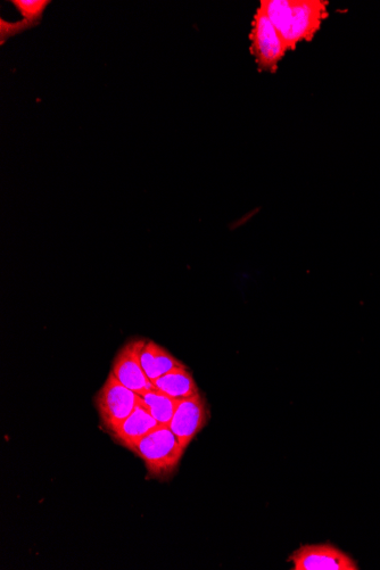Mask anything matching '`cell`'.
Listing matches in <instances>:
<instances>
[{
	"label": "cell",
	"instance_id": "obj_1",
	"mask_svg": "<svg viewBox=\"0 0 380 570\" xmlns=\"http://www.w3.org/2000/svg\"><path fill=\"white\" fill-rule=\"evenodd\" d=\"M260 4L288 51L315 37L328 16V3L322 0H262Z\"/></svg>",
	"mask_w": 380,
	"mask_h": 570
},
{
	"label": "cell",
	"instance_id": "obj_2",
	"mask_svg": "<svg viewBox=\"0 0 380 570\" xmlns=\"http://www.w3.org/2000/svg\"><path fill=\"white\" fill-rule=\"evenodd\" d=\"M185 450L169 426H158L130 451L144 461L148 474L165 478L176 472Z\"/></svg>",
	"mask_w": 380,
	"mask_h": 570
},
{
	"label": "cell",
	"instance_id": "obj_3",
	"mask_svg": "<svg viewBox=\"0 0 380 570\" xmlns=\"http://www.w3.org/2000/svg\"><path fill=\"white\" fill-rule=\"evenodd\" d=\"M142 400V396L123 385L112 373L107 376L95 398L98 415L104 427L113 434Z\"/></svg>",
	"mask_w": 380,
	"mask_h": 570
},
{
	"label": "cell",
	"instance_id": "obj_4",
	"mask_svg": "<svg viewBox=\"0 0 380 570\" xmlns=\"http://www.w3.org/2000/svg\"><path fill=\"white\" fill-rule=\"evenodd\" d=\"M251 53L261 72L275 73L288 52L285 41L262 7L256 11L250 33Z\"/></svg>",
	"mask_w": 380,
	"mask_h": 570
},
{
	"label": "cell",
	"instance_id": "obj_5",
	"mask_svg": "<svg viewBox=\"0 0 380 570\" xmlns=\"http://www.w3.org/2000/svg\"><path fill=\"white\" fill-rule=\"evenodd\" d=\"M146 341L132 340L122 346L115 355L111 373L120 382L138 395L154 390V385L148 379L142 365V353Z\"/></svg>",
	"mask_w": 380,
	"mask_h": 570
},
{
	"label": "cell",
	"instance_id": "obj_6",
	"mask_svg": "<svg viewBox=\"0 0 380 570\" xmlns=\"http://www.w3.org/2000/svg\"><path fill=\"white\" fill-rule=\"evenodd\" d=\"M293 570H358L354 559L329 543L307 544L288 559Z\"/></svg>",
	"mask_w": 380,
	"mask_h": 570
},
{
	"label": "cell",
	"instance_id": "obj_7",
	"mask_svg": "<svg viewBox=\"0 0 380 570\" xmlns=\"http://www.w3.org/2000/svg\"><path fill=\"white\" fill-rule=\"evenodd\" d=\"M210 411L204 396L200 393L193 398L180 400L175 415L170 423L173 434L184 449L195 439L198 433L208 425Z\"/></svg>",
	"mask_w": 380,
	"mask_h": 570
},
{
	"label": "cell",
	"instance_id": "obj_8",
	"mask_svg": "<svg viewBox=\"0 0 380 570\" xmlns=\"http://www.w3.org/2000/svg\"><path fill=\"white\" fill-rule=\"evenodd\" d=\"M158 426L160 424L152 416L151 411L148 410L142 399L134 412L123 421V424L112 435L115 441L131 450L144 436L150 434Z\"/></svg>",
	"mask_w": 380,
	"mask_h": 570
},
{
	"label": "cell",
	"instance_id": "obj_9",
	"mask_svg": "<svg viewBox=\"0 0 380 570\" xmlns=\"http://www.w3.org/2000/svg\"><path fill=\"white\" fill-rule=\"evenodd\" d=\"M142 365L152 383L173 370L186 367L183 362L153 341H146L142 353Z\"/></svg>",
	"mask_w": 380,
	"mask_h": 570
},
{
	"label": "cell",
	"instance_id": "obj_10",
	"mask_svg": "<svg viewBox=\"0 0 380 570\" xmlns=\"http://www.w3.org/2000/svg\"><path fill=\"white\" fill-rule=\"evenodd\" d=\"M153 385L156 390L177 400L193 398V396L200 394V388H198L187 367L171 371V373L154 380Z\"/></svg>",
	"mask_w": 380,
	"mask_h": 570
},
{
	"label": "cell",
	"instance_id": "obj_11",
	"mask_svg": "<svg viewBox=\"0 0 380 570\" xmlns=\"http://www.w3.org/2000/svg\"><path fill=\"white\" fill-rule=\"evenodd\" d=\"M140 396L156 421L162 426H170L180 400L173 399L156 388Z\"/></svg>",
	"mask_w": 380,
	"mask_h": 570
},
{
	"label": "cell",
	"instance_id": "obj_12",
	"mask_svg": "<svg viewBox=\"0 0 380 570\" xmlns=\"http://www.w3.org/2000/svg\"><path fill=\"white\" fill-rule=\"evenodd\" d=\"M12 4L22 15L23 21L33 27L43 20L46 8L51 2L49 0H13Z\"/></svg>",
	"mask_w": 380,
	"mask_h": 570
}]
</instances>
